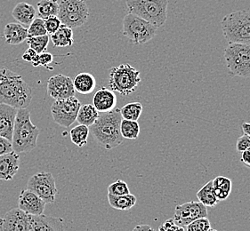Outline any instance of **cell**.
Here are the masks:
<instances>
[{
	"instance_id": "1",
	"label": "cell",
	"mask_w": 250,
	"mask_h": 231,
	"mask_svg": "<svg viewBox=\"0 0 250 231\" xmlns=\"http://www.w3.org/2000/svg\"><path fill=\"white\" fill-rule=\"evenodd\" d=\"M31 99V87L21 76L6 68L0 69V103L26 109Z\"/></svg>"
},
{
	"instance_id": "2",
	"label": "cell",
	"mask_w": 250,
	"mask_h": 231,
	"mask_svg": "<svg viewBox=\"0 0 250 231\" xmlns=\"http://www.w3.org/2000/svg\"><path fill=\"white\" fill-rule=\"evenodd\" d=\"M121 120L120 109L100 113L97 120L89 126V132L101 147L110 151L122 144L124 141L120 133Z\"/></svg>"
},
{
	"instance_id": "3",
	"label": "cell",
	"mask_w": 250,
	"mask_h": 231,
	"mask_svg": "<svg viewBox=\"0 0 250 231\" xmlns=\"http://www.w3.org/2000/svg\"><path fill=\"white\" fill-rule=\"evenodd\" d=\"M39 136L40 130L30 120V111L27 108L18 109L12 138L13 151L17 154L33 151Z\"/></svg>"
},
{
	"instance_id": "4",
	"label": "cell",
	"mask_w": 250,
	"mask_h": 231,
	"mask_svg": "<svg viewBox=\"0 0 250 231\" xmlns=\"http://www.w3.org/2000/svg\"><path fill=\"white\" fill-rule=\"evenodd\" d=\"M223 34L229 44L250 45V13L233 11L221 20Z\"/></svg>"
},
{
	"instance_id": "5",
	"label": "cell",
	"mask_w": 250,
	"mask_h": 231,
	"mask_svg": "<svg viewBox=\"0 0 250 231\" xmlns=\"http://www.w3.org/2000/svg\"><path fill=\"white\" fill-rule=\"evenodd\" d=\"M127 10L148 20L157 28L167 20L168 0H125Z\"/></svg>"
},
{
	"instance_id": "6",
	"label": "cell",
	"mask_w": 250,
	"mask_h": 231,
	"mask_svg": "<svg viewBox=\"0 0 250 231\" xmlns=\"http://www.w3.org/2000/svg\"><path fill=\"white\" fill-rule=\"evenodd\" d=\"M140 71L130 64H121L113 67L109 76L108 85L110 90L119 93L121 96H129L140 85Z\"/></svg>"
},
{
	"instance_id": "7",
	"label": "cell",
	"mask_w": 250,
	"mask_h": 231,
	"mask_svg": "<svg viewBox=\"0 0 250 231\" xmlns=\"http://www.w3.org/2000/svg\"><path fill=\"white\" fill-rule=\"evenodd\" d=\"M158 28L138 15L128 13L123 19V35L135 45H143L157 35Z\"/></svg>"
},
{
	"instance_id": "8",
	"label": "cell",
	"mask_w": 250,
	"mask_h": 231,
	"mask_svg": "<svg viewBox=\"0 0 250 231\" xmlns=\"http://www.w3.org/2000/svg\"><path fill=\"white\" fill-rule=\"evenodd\" d=\"M225 59L230 75L250 77V45L230 44L225 50Z\"/></svg>"
},
{
	"instance_id": "9",
	"label": "cell",
	"mask_w": 250,
	"mask_h": 231,
	"mask_svg": "<svg viewBox=\"0 0 250 231\" xmlns=\"http://www.w3.org/2000/svg\"><path fill=\"white\" fill-rule=\"evenodd\" d=\"M57 16L62 25L76 29L88 20L89 8L85 0H62Z\"/></svg>"
},
{
	"instance_id": "10",
	"label": "cell",
	"mask_w": 250,
	"mask_h": 231,
	"mask_svg": "<svg viewBox=\"0 0 250 231\" xmlns=\"http://www.w3.org/2000/svg\"><path fill=\"white\" fill-rule=\"evenodd\" d=\"M81 103L75 96L55 100L51 107L53 119L59 126L68 128L77 120Z\"/></svg>"
},
{
	"instance_id": "11",
	"label": "cell",
	"mask_w": 250,
	"mask_h": 231,
	"mask_svg": "<svg viewBox=\"0 0 250 231\" xmlns=\"http://www.w3.org/2000/svg\"><path fill=\"white\" fill-rule=\"evenodd\" d=\"M27 189L34 192L46 204H54L58 193L55 178L51 173H40L31 176L28 181Z\"/></svg>"
},
{
	"instance_id": "12",
	"label": "cell",
	"mask_w": 250,
	"mask_h": 231,
	"mask_svg": "<svg viewBox=\"0 0 250 231\" xmlns=\"http://www.w3.org/2000/svg\"><path fill=\"white\" fill-rule=\"evenodd\" d=\"M208 216L207 206L202 203L195 201L185 203L180 206L175 207L174 221L177 225L185 228L190 224L191 221H195L201 217Z\"/></svg>"
},
{
	"instance_id": "13",
	"label": "cell",
	"mask_w": 250,
	"mask_h": 231,
	"mask_svg": "<svg viewBox=\"0 0 250 231\" xmlns=\"http://www.w3.org/2000/svg\"><path fill=\"white\" fill-rule=\"evenodd\" d=\"M47 93L55 100L74 96L73 80L70 77L62 74L53 76L47 80Z\"/></svg>"
},
{
	"instance_id": "14",
	"label": "cell",
	"mask_w": 250,
	"mask_h": 231,
	"mask_svg": "<svg viewBox=\"0 0 250 231\" xmlns=\"http://www.w3.org/2000/svg\"><path fill=\"white\" fill-rule=\"evenodd\" d=\"M0 231H29L28 213L19 207L11 209L0 218Z\"/></svg>"
},
{
	"instance_id": "15",
	"label": "cell",
	"mask_w": 250,
	"mask_h": 231,
	"mask_svg": "<svg viewBox=\"0 0 250 231\" xmlns=\"http://www.w3.org/2000/svg\"><path fill=\"white\" fill-rule=\"evenodd\" d=\"M29 231H61L64 230V221L57 217L42 214H28Z\"/></svg>"
},
{
	"instance_id": "16",
	"label": "cell",
	"mask_w": 250,
	"mask_h": 231,
	"mask_svg": "<svg viewBox=\"0 0 250 231\" xmlns=\"http://www.w3.org/2000/svg\"><path fill=\"white\" fill-rule=\"evenodd\" d=\"M45 203L34 192L25 189L21 192L18 207L28 214H42L45 211Z\"/></svg>"
},
{
	"instance_id": "17",
	"label": "cell",
	"mask_w": 250,
	"mask_h": 231,
	"mask_svg": "<svg viewBox=\"0 0 250 231\" xmlns=\"http://www.w3.org/2000/svg\"><path fill=\"white\" fill-rule=\"evenodd\" d=\"M18 109L5 103H0V136L12 141L15 117Z\"/></svg>"
},
{
	"instance_id": "18",
	"label": "cell",
	"mask_w": 250,
	"mask_h": 231,
	"mask_svg": "<svg viewBox=\"0 0 250 231\" xmlns=\"http://www.w3.org/2000/svg\"><path fill=\"white\" fill-rule=\"evenodd\" d=\"M19 168L20 157L15 151L0 156V181H10Z\"/></svg>"
},
{
	"instance_id": "19",
	"label": "cell",
	"mask_w": 250,
	"mask_h": 231,
	"mask_svg": "<svg viewBox=\"0 0 250 231\" xmlns=\"http://www.w3.org/2000/svg\"><path fill=\"white\" fill-rule=\"evenodd\" d=\"M93 105L100 113L109 112L115 109L117 96L115 93L105 87H101L93 98Z\"/></svg>"
},
{
	"instance_id": "20",
	"label": "cell",
	"mask_w": 250,
	"mask_h": 231,
	"mask_svg": "<svg viewBox=\"0 0 250 231\" xmlns=\"http://www.w3.org/2000/svg\"><path fill=\"white\" fill-rule=\"evenodd\" d=\"M4 38L9 45H20L28 39V29L19 22H10L4 29Z\"/></svg>"
},
{
	"instance_id": "21",
	"label": "cell",
	"mask_w": 250,
	"mask_h": 231,
	"mask_svg": "<svg viewBox=\"0 0 250 231\" xmlns=\"http://www.w3.org/2000/svg\"><path fill=\"white\" fill-rule=\"evenodd\" d=\"M12 16L17 22L28 27L32 22V20L35 19V8L29 3L21 2L15 5V8L12 11Z\"/></svg>"
},
{
	"instance_id": "22",
	"label": "cell",
	"mask_w": 250,
	"mask_h": 231,
	"mask_svg": "<svg viewBox=\"0 0 250 231\" xmlns=\"http://www.w3.org/2000/svg\"><path fill=\"white\" fill-rule=\"evenodd\" d=\"M74 89L81 95H89L93 93L96 86L95 77L86 72H82L76 76L73 80Z\"/></svg>"
},
{
	"instance_id": "23",
	"label": "cell",
	"mask_w": 250,
	"mask_h": 231,
	"mask_svg": "<svg viewBox=\"0 0 250 231\" xmlns=\"http://www.w3.org/2000/svg\"><path fill=\"white\" fill-rule=\"evenodd\" d=\"M50 39L55 47L72 46L74 44L72 29L62 24L60 28L50 36Z\"/></svg>"
},
{
	"instance_id": "24",
	"label": "cell",
	"mask_w": 250,
	"mask_h": 231,
	"mask_svg": "<svg viewBox=\"0 0 250 231\" xmlns=\"http://www.w3.org/2000/svg\"><path fill=\"white\" fill-rule=\"evenodd\" d=\"M212 183L215 196L219 201L226 200L230 196L232 189V182L230 179L225 176H217L212 180Z\"/></svg>"
},
{
	"instance_id": "25",
	"label": "cell",
	"mask_w": 250,
	"mask_h": 231,
	"mask_svg": "<svg viewBox=\"0 0 250 231\" xmlns=\"http://www.w3.org/2000/svg\"><path fill=\"white\" fill-rule=\"evenodd\" d=\"M108 200L110 206L120 211H128L133 208L136 204V197L132 194H125L121 196H114L108 194Z\"/></svg>"
},
{
	"instance_id": "26",
	"label": "cell",
	"mask_w": 250,
	"mask_h": 231,
	"mask_svg": "<svg viewBox=\"0 0 250 231\" xmlns=\"http://www.w3.org/2000/svg\"><path fill=\"white\" fill-rule=\"evenodd\" d=\"M99 115L100 112L95 109L93 104H84L80 106V111L77 116V120L81 125H85L89 127L97 120Z\"/></svg>"
},
{
	"instance_id": "27",
	"label": "cell",
	"mask_w": 250,
	"mask_h": 231,
	"mask_svg": "<svg viewBox=\"0 0 250 231\" xmlns=\"http://www.w3.org/2000/svg\"><path fill=\"white\" fill-rule=\"evenodd\" d=\"M197 197L199 201L207 207H214L219 201L215 196L212 181H208L197 192Z\"/></svg>"
},
{
	"instance_id": "28",
	"label": "cell",
	"mask_w": 250,
	"mask_h": 231,
	"mask_svg": "<svg viewBox=\"0 0 250 231\" xmlns=\"http://www.w3.org/2000/svg\"><path fill=\"white\" fill-rule=\"evenodd\" d=\"M38 15L42 19H46L50 16L57 15L59 10L58 0H40L37 4Z\"/></svg>"
},
{
	"instance_id": "29",
	"label": "cell",
	"mask_w": 250,
	"mask_h": 231,
	"mask_svg": "<svg viewBox=\"0 0 250 231\" xmlns=\"http://www.w3.org/2000/svg\"><path fill=\"white\" fill-rule=\"evenodd\" d=\"M120 133L124 139L136 140L140 135V126L137 121L122 118L120 123Z\"/></svg>"
},
{
	"instance_id": "30",
	"label": "cell",
	"mask_w": 250,
	"mask_h": 231,
	"mask_svg": "<svg viewBox=\"0 0 250 231\" xmlns=\"http://www.w3.org/2000/svg\"><path fill=\"white\" fill-rule=\"evenodd\" d=\"M70 140L79 148H83L87 144V139L89 135V127L81 125L73 127L70 132Z\"/></svg>"
},
{
	"instance_id": "31",
	"label": "cell",
	"mask_w": 250,
	"mask_h": 231,
	"mask_svg": "<svg viewBox=\"0 0 250 231\" xmlns=\"http://www.w3.org/2000/svg\"><path fill=\"white\" fill-rule=\"evenodd\" d=\"M143 112V105L140 102H130L120 109L123 119L137 121Z\"/></svg>"
},
{
	"instance_id": "32",
	"label": "cell",
	"mask_w": 250,
	"mask_h": 231,
	"mask_svg": "<svg viewBox=\"0 0 250 231\" xmlns=\"http://www.w3.org/2000/svg\"><path fill=\"white\" fill-rule=\"evenodd\" d=\"M49 40H50V37L48 34H46V35L28 38L27 43L30 45V48L35 50L38 54H41L46 50Z\"/></svg>"
},
{
	"instance_id": "33",
	"label": "cell",
	"mask_w": 250,
	"mask_h": 231,
	"mask_svg": "<svg viewBox=\"0 0 250 231\" xmlns=\"http://www.w3.org/2000/svg\"><path fill=\"white\" fill-rule=\"evenodd\" d=\"M47 31L45 30V21L42 18H35L28 28V38L37 37V36L46 35Z\"/></svg>"
},
{
	"instance_id": "34",
	"label": "cell",
	"mask_w": 250,
	"mask_h": 231,
	"mask_svg": "<svg viewBox=\"0 0 250 231\" xmlns=\"http://www.w3.org/2000/svg\"><path fill=\"white\" fill-rule=\"evenodd\" d=\"M187 231H215V230L211 228L210 221L207 217H201L196 219L195 221H191L188 226L186 227Z\"/></svg>"
},
{
	"instance_id": "35",
	"label": "cell",
	"mask_w": 250,
	"mask_h": 231,
	"mask_svg": "<svg viewBox=\"0 0 250 231\" xmlns=\"http://www.w3.org/2000/svg\"><path fill=\"white\" fill-rule=\"evenodd\" d=\"M108 193L114 196H121V195L129 194L130 191L125 181L118 180L108 187Z\"/></svg>"
},
{
	"instance_id": "36",
	"label": "cell",
	"mask_w": 250,
	"mask_h": 231,
	"mask_svg": "<svg viewBox=\"0 0 250 231\" xmlns=\"http://www.w3.org/2000/svg\"><path fill=\"white\" fill-rule=\"evenodd\" d=\"M44 21H45V30L47 31V34H49V35L54 34L55 31L62 26V22L57 15L50 16V17L45 19Z\"/></svg>"
},
{
	"instance_id": "37",
	"label": "cell",
	"mask_w": 250,
	"mask_h": 231,
	"mask_svg": "<svg viewBox=\"0 0 250 231\" xmlns=\"http://www.w3.org/2000/svg\"><path fill=\"white\" fill-rule=\"evenodd\" d=\"M22 60L30 62L34 67H39V54L32 48H28L22 55Z\"/></svg>"
},
{
	"instance_id": "38",
	"label": "cell",
	"mask_w": 250,
	"mask_h": 231,
	"mask_svg": "<svg viewBox=\"0 0 250 231\" xmlns=\"http://www.w3.org/2000/svg\"><path fill=\"white\" fill-rule=\"evenodd\" d=\"M53 60H54V56L50 53L43 52L41 54H39V65L42 66L49 71H53L52 67L49 66Z\"/></svg>"
},
{
	"instance_id": "39",
	"label": "cell",
	"mask_w": 250,
	"mask_h": 231,
	"mask_svg": "<svg viewBox=\"0 0 250 231\" xmlns=\"http://www.w3.org/2000/svg\"><path fill=\"white\" fill-rule=\"evenodd\" d=\"M159 231H185V228L180 227L175 223L174 219H168L160 225L159 228Z\"/></svg>"
},
{
	"instance_id": "40",
	"label": "cell",
	"mask_w": 250,
	"mask_h": 231,
	"mask_svg": "<svg viewBox=\"0 0 250 231\" xmlns=\"http://www.w3.org/2000/svg\"><path fill=\"white\" fill-rule=\"evenodd\" d=\"M250 148V136L244 134L243 135L239 137L236 142V150L239 152H242L247 149Z\"/></svg>"
},
{
	"instance_id": "41",
	"label": "cell",
	"mask_w": 250,
	"mask_h": 231,
	"mask_svg": "<svg viewBox=\"0 0 250 231\" xmlns=\"http://www.w3.org/2000/svg\"><path fill=\"white\" fill-rule=\"evenodd\" d=\"M12 151H13L12 141L0 136V156L7 154Z\"/></svg>"
},
{
	"instance_id": "42",
	"label": "cell",
	"mask_w": 250,
	"mask_h": 231,
	"mask_svg": "<svg viewBox=\"0 0 250 231\" xmlns=\"http://www.w3.org/2000/svg\"><path fill=\"white\" fill-rule=\"evenodd\" d=\"M240 161L246 166L250 167V148L241 152Z\"/></svg>"
},
{
	"instance_id": "43",
	"label": "cell",
	"mask_w": 250,
	"mask_h": 231,
	"mask_svg": "<svg viewBox=\"0 0 250 231\" xmlns=\"http://www.w3.org/2000/svg\"><path fill=\"white\" fill-rule=\"evenodd\" d=\"M241 128H242V131H243L244 134L250 136V123H247V122L242 123Z\"/></svg>"
},
{
	"instance_id": "44",
	"label": "cell",
	"mask_w": 250,
	"mask_h": 231,
	"mask_svg": "<svg viewBox=\"0 0 250 231\" xmlns=\"http://www.w3.org/2000/svg\"><path fill=\"white\" fill-rule=\"evenodd\" d=\"M134 231H153V229L149 225H138L135 227Z\"/></svg>"
}]
</instances>
